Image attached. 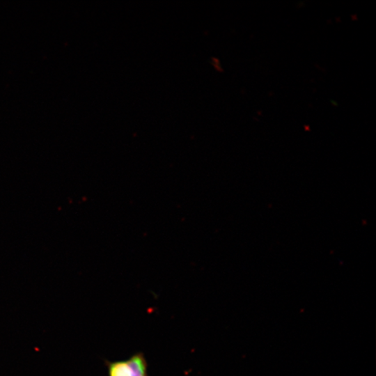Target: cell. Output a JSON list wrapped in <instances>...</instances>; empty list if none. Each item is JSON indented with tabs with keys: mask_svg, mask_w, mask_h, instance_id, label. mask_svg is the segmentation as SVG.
Wrapping results in <instances>:
<instances>
[{
	"mask_svg": "<svg viewBox=\"0 0 376 376\" xmlns=\"http://www.w3.org/2000/svg\"><path fill=\"white\" fill-rule=\"evenodd\" d=\"M108 376H148V363L143 352H137L125 360L104 361Z\"/></svg>",
	"mask_w": 376,
	"mask_h": 376,
	"instance_id": "6da1fadb",
	"label": "cell"
}]
</instances>
